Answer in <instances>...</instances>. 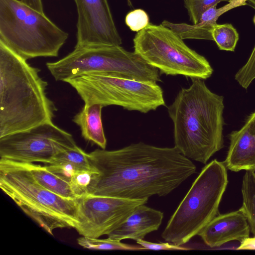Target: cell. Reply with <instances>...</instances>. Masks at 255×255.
<instances>
[{
    "mask_svg": "<svg viewBox=\"0 0 255 255\" xmlns=\"http://www.w3.org/2000/svg\"><path fill=\"white\" fill-rule=\"evenodd\" d=\"M94 172L88 194L129 199L165 196L194 174L196 167L175 147L143 142L88 153Z\"/></svg>",
    "mask_w": 255,
    "mask_h": 255,
    "instance_id": "6da1fadb",
    "label": "cell"
},
{
    "mask_svg": "<svg viewBox=\"0 0 255 255\" xmlns=\"http://www.w3.org/2000/svg\"><path fill=\"white\" fill-rule=\"evenodd\" d=\"M168 107L173 123L174 147L203 164L224 147V97L212 92L204 80L192 78Z\"/></svg>",
    "mask_w": 255,
    "mask_h": 255,
    "instance_id": "7a4b0ae2",
    "label": "cell"
},
{
    "mask_svg": "<svg viewBox=\"0 0 255 255\" xmlns=\"http://www.w3.org/2000/svg\"><path fill=\"white\" fill-rule=\"evenodd\" d=\"M40 71L0 42V137L52 122L57 109Z\"/></svg>",
    "mask_w": 255,
    "mask_h": 255,
    "instance_id": "3957f363",
    "label": "cell"
},
{
    "mask_svg": "<svg viewBox=\"0 0 255 255\" xmlns=\"http://www.w3.org/2000/svg\"><path fill=\"white\" fill-rule=\"evenodd\" d=\"M0 187L19 208L50 235L57 229L74 228L76 198L61 197L43 187L23 163L0 158Z\"/></svg>",
    "mask_w": 255,
    "mask_h": 255,
    "instance_id": "277c9868",
    "label": "cell"
},
{
    "mask_svg": "<svg viewBox=\"0 0 255 255\" xmlns=\"http://www.w3.org/2000/svg\"><path fill=\"white\" fill-rule=\"evenodd\" d=\"M227 169L216 159L203 168L167 222L161 234L165 241L185 244L219 214L228 183Z\"/></svg>",
    "mask_w": 255,
    "mask_h": 255,
    "instance_id": "5b68a950",
    "label": "cell"
},
{
    "mask_svg": "<svg viewBox=\"0 0 255 255\" xmlns=\"http://www.w3.org/2000/svg\"><path fill=\"white\" fill-rule=\"evenodd\" d=\"M68 36L21 0H0V42L23 59L57 57Z\"/></svg>",
    "mask_w": 255,
    "mask_h": 255,
    "instance_id": "8992f818",
    "label": "cell"
},
{
    "mask_svg": "<svg viewBox=\"0 0 255 255\" xmlns=\"http://www.w3.org/2000/svg\"><path fill=\"white\" fill-rule=\"evenodd\" d=\"M55 80L63 81L90 73H101L141 81H160L158 70L134 52L120 45L74 48L62 59L47 62Z\"/></svg>",
    "mask_w": 255,
    "mask_h": 255,
    "instance_id": "52a82bcc",
    "label": "cell"
},
{
    "mask_svg": "<svg viewBox=\"0 0 255 255\" xmlns=\"http://www.w3.org/2000/svg\"><path fill=\"white\" fill-rule=\"evenodd\" d=\"M134 52L166 75L206 80L213 69L206 58L189 47L174 31L149 23L133 39Z\"/></svg>",
    "mask_w": 255,
    "mask_h": 255,
    "instance_id": "ba28073f",
    "label": "cell"
},
{
    "mask_svg": "<svg viewBox=\"0 0 255 255\" xmlns=\"http://www.w3.org/2000/svg\"><path fill=\"white\" fill-rule=\"evenodd\" d=\"M85 105H116L147 113L165 106L163 92L156 83L90 73L67 79Z\"/></svg>",
    "mask_w": 255,
    "mask_h": 255,
    "instance_id": "9c48e42d",
    "label": "cell"
},
{
    "mask_svg": "<svg viewBox=\"0 0 255 255\" xmlns=\"http://www.w3.org/2000/svg\"><path fill=\"white\" fill-rule=\"evenodd\" d=\"M77 147L71 134L48 122L0 137V158L48 164L59 153Z\"/></svg>",
    "mask_w": 255,
    "mask_h": 255,
    "instance_id": "30bf717a",
    "label": "cell"
},
{
    "mask_svg": "<svg viewBox=\"0 0 255 255\" xmlns=\"http://www.w3.org/2000/svg\"><path fill=\"white\" fill-rule=\"evenodd\" d=\"M148 199H129L86 195L76 198L75 229L82 236L99 238L121 225L138 205Z\"/></svg>",
    "mask_w": 255,
    "mask_h": 255,
    "instance_id": "8fae6325",
    "label": "cell"
},
{
    "mask_svg": "<svg viewBox=\"0 0 255 255\" xmlns=\"http://www.w3.org/2000/svg\"><path fill=\"white\" fill-rule=\"evenodd\" d=\"M74 0L78 15L74 48L122 44L108 0Z\"/></svg>",
    "mask_w": 255,
    "mask_h": 255,
    "instance_id": "7c38bea8",
    "label": "cell"
},
{
    "mask_svg": "<svg viewBox=\"0 0 255 255\" xmlns=\"http://www.w3.org/2000/svg\"><path fill=\"white\" fill-rule=\"evenodd\" d=\"M251 232L247 218L241 208L238 210L218 214L198 233L211 248L219 247L232 241L241 242Z\"/></svg>",
    "mask_w": 255,
    "mask_h": 255,
    "instance_id": "4fadbf2b",
    "label": "cell"
},
{
    "mask_svg": "<svg viewBox=\"0 0 255 255\" xmlns=\"http://www.w3.org/2000/svg\"><path fill=\"white\" fill-rule=\"evenodd\" d=\"M230 144L223 162L234 172L255 171V111L248 116L244 126L229 135Z\"/></svg>",
    "mask_w": 255,
    "mask_h": 255,
    "instance_id": "5bb4252c",
    "label": "cell"
},
{
    "mask_svg": "<svg viewBox=\"0 0 255 255\" xmlns=\"http://www.w3.org/2000/svg\"><path fill=\"white\" fill-rule=\"evenodd\" d=\"M145 204L136 206L121 225L107 235L108 238L136 241L157 230L161 224L163 213Z\"/></svg>",
    "mask_w": 255,
    "mask_h": 255,
    "instance_id": "9a60e30c",
    "label": "cell"
},
{
    "mask_svg": "<svg viewBox=\"0 0 255 255\" xmlns=\"http://www.w3.org/2000/svg\"><path fill=\"white\" fill-rule=\"evenodd\" d=\"M247 0H229L228 3L217 8L214 6L207 10L195 24L185 23H173L164 20L161 24L174 31L181 39H195L213 40L212 31L217 24L219 17L234 8L247 5Z\"/></svg>",
    "mask_w": 255,
    "mask_h": 255,
    "instance_id": "2e32d148",
    "label": "cell"
},
{
    "mask_svg": "<svg viewBox=\"0 0 255 255\" xmlns=\"http://www.w3.org/2000/svg\"><path fill=\"white\" fill-rule=\"evenodd\" d=\"M103 107L97 104L84 105L72 121L78 126L82 137L87 141L105 149L107 139L103 127L101 112Z\"/></svg>",
    "mask_w": 255,
    "mask_h": 255,
    "instance_id": "e0dca14e",
    "label": "cell"
},
{
    "mask_svg": "<svg viewBox=\"0 0 255 255\" xmlns=\"http://www.w3.org/2000/svg\"><path fill=\"white\" fill-rule=\"evenodd\" d=\"M23 163L34 179L47 190L68 199L77 198L70 183L49 170L46 166L34 163Z\"/></svg>",
    "mask_w": 255,
    "mask_h": 255,
    "instance_id": "ac0fdd59",
    "label": "cell"
},
{
    "mask_svg": "<svg viewBox=\"0 0 255 255\" xmlns=\"http://www.w3.org/2000/svg\"><path fill=\"white\" fill-rule=\"evenodd\" d=\"M242 206L250 227V230L255 236V172L246 170L242 185Z\"/></svg>",
    "mask_w": 255,
    "mask_h": 255,
    "instance_id": "d6986e66",
    "label": "cell"
},
{
    "mask_svg": "<svg viewBox=\"0 0 255 255\" xmlns=\"http://www.w3.org/2000/svg\"><path fill=\"white\" fill-rule=\"evenodd\" d=\"M48 164L64 165L76 171L92 170L88 153L79 146L59 153Z\"/></svg>",
    "mask_w": 255,
    "mask_h": 255,
    "instance_id": "ffe728a7",
    "label": "cell"
},
{
    "mask_svg": "<svg viewBox=\"0 0 255 255\" xmlns=\"http://www.w3.org/2000/svg\"><path fill=\"white\" fill-rule=\"evenodd\" d=\"M121 241L108 238L99 239L82 236L77 239L79 245L84 249L94 250L141 251L145 249L140 245H132L123 243Z\"/></svg>",
    "mask_w": 255,
    "mask_h": 255,
    "instance_id": "44dd1931",
    "label": "cell"
},
{
    "mask_svg": "<svg viewBox=\"0 0 255 255\" xmlns=\"http://www.w3.org/2000/svg\"><path fill=\"white\" fill-rule=\"evenodd\" d=\"M214 41L220 50L234 51L239 35L237 30L230 23L217 24L212 31Z\"/></svg>",
    "mask_w": 255,
    "mask_h": 255,
    "instance_id": "7402d4cb",
    "label": "cell"
},
{
    "mask_svg": "<svg viewBox=\"0 0 255 255\" xmlns=\"http://www.w3.org/2000/svg\"><path fill=\"white\" fill-rule=\"evenodd\" d=\"M221 1L222 0H184L190 20L193 24L198 22L202 15L207 10L217 6Z\"/></svg>",
    "mask_w": 255,
    "mask_h": 255,
    "instance_id": "603a6c76",
    "label": "cell"
},
{
    "mask_svg": "<svg viewBox=\"0 0 255 255\" xmlns=\"http://www.w3.org/2000/svg\"><path fill=\"white\" fill-rule=\"evenodd\" d=\"M235 79L245 89H247L255 79V45L248 60L236 73Z\"/></svg>",
    "mask_w": 255,
    "mask_h": 255,
    "instance_id": "cb8c5ba5",
    "label": "cell"
},
{
    "mask_svg": "<svg viewBox=\"0 0 255 255\" xmlns=\"http://www.w3.org/2000/svg\"><path fill=\"white\" fill-rule=\"evenodd\" d=\"M94 172L92 170L78 171L71 177L70 183L77 197L88 194V186Z\"/></svg>",
    "mask_w": 255,
    "mask_h": 255,
    "instance_id": "d4e9b609",
    "label": "cell"
},
{
    "mask_svg": "<svg viewBox=\"0 0 255 255\" xmlns=\"http://www.w3.org/2000/svg\"><path fill=\"white\" fill-rule=\"evenodd\" d=\"M147 13L141 9H136L128 12L125 18V22L130 30L138 32L149 23Z\"/></svg>",
    "mask_w": 255,
    "mask_h": 255,
    "instance_id": "484cf974",
    "label": "cell"
},
{
    "mask_svg": "<svg viewBox=\"0 0 255 255\" xmlns=\"http://www.w3.org/2000/svg\"><path fill=\"white\" fill-rule=\"evenodd\" d=\"M136 243L143 247L145 250H150L154 251H187L191 250L190 248L177 246L172 243H153L143 239L136 241Z\"/></svg>",
    "mask_w": 255,
    "mask_h": 255,
    "instance_id": "4316f807",
    "label": "cell"
},
{
    "mask_svg": "<svg viewBox=\"0 0 255 255\" xmlns=\"http://www.w3.org/2000/svg\"><path fill=\"white\" fill-rule=\"evenodd\" d=\"M237 250H255V236L251 238L249 237L242 240Z\"/></svg>",
    "mask_w": 255,
    "mask_h": 255,
    "instance_id": "83f0119b",
    "label": "cell"
},
{
    "mask_svg": "<svg viewBox=\"0 0 255 255\" xmlns=\"http://www.w3.org/2000/svg\"><path fill=\"white\" fill-rule=\"evenodd\" d=\"M29 7L44 13L42 0H20Z\"/></svg>",
    "mask_w": 255,
    "mask_h": 255,
    "instance_id": "f1b7e54d",
    "label": "cell"
},
{
    "mask_svg": "<svg viewBox=\"0 0 255 255\" xmlns=\"http://www.w3.org/2000/svg\"><path fill=\"white\" fill-rule=\"evenodd\" d=\"M247 5H249L255 9V0H247Z\"/></svg>",
    "mask_w": 255,
    "mask_h": 255,
    "instance_id": "f546056e",
    "label": "cell"
},
{
    "mask_svg": "<svg viewBox=\"0 0 255 255\" xmlns=\"http://www.w3.org/2000/svg\"><path fill=\"white\" fill-rule=\"evenodd\" d=\"M253 22H254V24L255 25V16L254 17V18H253Z\"/></svg>",
    "mask_w": 255,
    "mask_h": 255,
    "instance_id": "4dcf8cb0",
    "label": "cell"
}]
</instances>
